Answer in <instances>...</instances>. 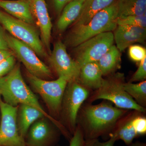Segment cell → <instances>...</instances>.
<instances>
[{"label": "cell", "mask_w": 146, "mask_h": 146, "mask_svg": "<svg viewBox=\"0 0 146 146\" xmlns=\"http://www.w3.org/2000/svg\"><path fill=\"white\" fill-rule=\"evenodd\" d=\"M118 17L146 14V0H117Z\"/></svg>", "instance_id": "7402d4cb"}, {"label": "cell", "mask_w": 146, "mask_h": 146, "mask_svg": "<svg viewBox=\"0 0 146 146\" xmlns=\"http://www.w3.org/2000/svg\"><path fill=\"white\" fill-rule=\"evenodd\" d=\"M116 141L117 140L114 136H110L105 142H100L98 139L85 140L83 146H114Z\"/></svg>", "instance_id": "f546056e"}, {"label": "cell", "mask_w": 146, "mask_h": 146, "mask_svg": "<svg viewBox=\"0 0 146 146\" xmlns=\"http://www.w3.org/2000/svg\"><path fill=\"white\" fill-rule=\"evenodd\" d=\"M51 66L58 77H63L69 82L78 80L80 66L70 55L65 44L60 41L55 43L49 58Z\"/></svg>", "instance_id": "8fae6325"}, {"label": "cell", "mask_w": 146, "mask_h": 146, "mask_svg": "<svg viewBox=\"0 0 146 146\" xmlns=\"http://www.w3.org/2000/svg\"><path fill=\"white\" fill-rule=\"evenodd\" d=\"M0 115H1V110H0Z\"/></svg>", "instance_id": "d590c367"}, {"label": "cell", "mask_w": 146, "mask_h": 146, "mask_svg": "<svg viewBox=\"0 0 146 146\" xmlns=\"http://www.w3.org/2000/svg\"><path fill=\"white\" fill-rule=\"evenodd\" d=\"M118 7L117 0L111 5L96 13L87 23L74 27L66 42L76 47L94 36L115 31L117 26Z\"/></svg>", "instance_id": "3957f363"}, {"label": "cell", "mask_w": 146, "mask_h": 146, "mask_svg": "<svg viewBox=\"0 0 146 146\" xmlns=\"http://www.w3.org/2000/svg\"><path fill=\"white\" fill-rule=\"evenodd\" d=\"M125 83L123 74L117 73L112 74L108 78L104 79L102 85L89 96L88 101L93 102L98 100H106L118 108L145 112V108L139 105L126 92Z\"/></svg>", "instance_id": "277c9868"}, {"label": "cell", "mask_w": 146, "mask_h": 146, "mask_svg": "<svg viewBox=\"0 0 146 146\" xmlns=\"http://www.w3.org/2000/svg\"><path fill=\"white\" fill-rule=\"evenodd\" d=\"M117 25H128L146 28V14L142 16H129L117 18Z\"/></svg>", "instance_id": "cb8c5ba5"}, {"label": "cell", "mask_w": 146, "mask_h": 146, "mask_svg": "<svg viewBox=\"0 0 146 146\" xmlns=\"http://www.w3.org/2000/svg\"><path fill=\"white\" fill-rule=\"evenodd\" d=\"M127 146H146V144L145 143L137 141L134 143H132L130 145Z\"/></svg>", "instance_id": "836d02e7"}, {"label": "cell", "mask_w": 146, "mask_h": 146, "mask_svg": "<svg viewBox=\"0 0 146 146\" xmlns=\"http://www.w3.org/2000/svg\"><path fill=\"white\" fill-rule=\"evenodd\" d=\"M127 110L113 106L107 102L97 105H82L77 119L85 140L110 136L118 121L127 113Z\"/></svg>", "instance_id": "6da1fadb"}, {"label": "cell", "mask_w": 146, "mask_h": 146, "mask_svg": "<svg viewBox=\"0 0 146 146\" xmlns=\"http://www.w3.org/2000/svg\"><path fill=\"white\" fill-rule=\"evenodd\" d=\"M85 140L79 126L77 125L75 131L70 141L69 146H83Z\"/></svg>", "instance_id": "f1b7e54d"}, {"label": "cell", "mask_w": 146, "mask_h": 146, "mask_svg": "<svg viewBox=\"0 0 146 146\" xmlns=\"http://www.w3.org/2000/svg\"><path fill=\"white\" fill-rule=\"evenodd\" d=\"M112 32L103 33L75 47V60L81 67L90 62H98L114 43Z\"/></svg>", "instance_id": "9c48e42d"}, {"label": "cell", "mask_w": 146, "mask_h": 146, "mask_svg": "<svg viewBox=\"0 0 146 146\" xmlns=\"http://www.w3.org/2000/svg\"><path fill=\"white\" fill-rule=\"evenodd\" d=\"M114 41L120 52L136 43H143L146 37V29L140 27L117 25L115 29Z\"/></svg>", "instance_id": "5bb4252c"}, {"label": "cell", "mask_w": 146, "mask_h": 146, "mask_svg": "<svg viewBox=\"0 0 146 146\" xmlns=\"http://www.w3.org/2000/svg\"><path fill=\"white\" fill-rule=\"evenodd\" d=\"M129 56L131 60L140 62L146 57V50L138 45H132L129 48Z\"/></svg>", "instance_id": "484cf974"}, {"label": "cell", "mask_w": 146, "mask_h": 146, "mask_svg": "<svg viewBox=\"0 0 146 146\" xmlns=\"http://www.w3.org/2000/svg\"><path fill=\"white\" fill-rule=\"evenodd\" d=\"M16 60L13 55L0 63V79L7 75L16 65Z\"/></svg>", "instance_id": "4316f807"}, {"label": "cell", "mask_w": 146, "mask_h": 146, "mask_svg": "<svg viewBox=\"0 0 146 146\" xmlns=\"http://www.w3.org/2000/svg\"><path fill=\"white\" fill-rule=\"evenodd\" d=\"M27 78L33 90L40 95L46 105L51 116L54 119L60 118L62 99L68 80L64 78L58 77L55 80L48 81L28 72Z\"/></svg>", "instance_id": "8992f818"}, {"label": "cell", "mask_w": 146, "mask_h": 146, "mask_svg": "<svg viewBox=\"0 0 146 146\" xmlns=\"http://www.w3.org/2000/svg\"><path fill=\"white\" fill-rule=\"evenodd\" d=\"M13 52L9 50H0V63L6 58L13 55Z\"/></svg>", "instance_id": "d6a6232c"}, {"label": "cell", "mask_w": 146, "mask_h": 146, "mask_svg": "<svg viewBox=\"0 0 146 146\" xmlns=\"http://www.w3.org/2000/svg\"><path fill=\"white\" fill-rule=\"evenodd\" d=\"M0 23L14 38L26 44L42 57L47 56L46 51L33 25L20 21L0 10Z\"/></svg>", "instance_id": "52a82bcc"}, {"label": "cell", "mask_w": 146, "mask_h": 146, "mask_svg": "<svg viewBox=\"0 0 146 146\" xmlns=\"http://www.w3.org/2000/svg\"><path fill=\"white\" fill-rule=\"evenodd\" d=\"M121 52L115 45H112L98 61L103 76L112 74L119 67Z\"/></svg>", "instance_id": "44dd1931"}, {"label": "cell", "mask_w": 146, "mask_h": 146, "mask_svg": "<svg viewBox=\"0 0 146 146\" xmlns=\"http://www.w3.org/2000/svg\"><path fill=\"white\" fill-rule=\"evenodd\" d=\"M85 1L73 0L64 7L56 25L59 31H64L70 25L75 22L81 13Z\"/></svg>", "instance_id": "d6986e66"}, {"label": "cell", "mask_w": 146, "mask_h": 146, "mask_svg": "<svg viewBox=\"0 0 146 146\" xmlns=\"http://www.w3.org/2000/svg\"><path fill=\"white\" fill-rule=\"evenodd\" d=\"M0 50H9L6 37V33L0 27Z\"/></svg>", "instance_id": "1f68e13d"}, {"label": "cell", "mask_w": 146, "mask_h": 146, "mask_svg": "<svg viewBox=\"0 0 146 146\" xmlns=\"http://www.w3.org/2000/svg\"><path fill=\"white\" fill-rule=\"evenodd\" d=\"M73 1V0H69V2H70V1Z\"/></svg>", "instance_id": "e575fe53"}, {"label": "cell", "mask_w": 146, "mask_h": 146, "mask_svg": "<svg viewBox=\"0 0 146 146\" xmlns=\"http://www.w3.org/2000/svg\"><path fill=\"white\" fill-rule=\"evenodd\" d=\"M17 107L6 103L0 96V146H26L17 126Z\"/></svg>", "instance_id": "30bf717a"}, {"label": "cell", "mask_w": 146, "mask_h": 146, "mask_svg": "<svg viewBox=\"0 0 146 146\" xmlns=\"http://www.w3.org/2000/svg\"><path fill=\"white\" fill-rule=\"evenodd\" d=\"M6 37L9 48L23 63L29 73L46 80L52 78L49 67L39 59L34 50L10 35L6 34Z\"/></svg>", "instance_id": "ba28073f"}, {"label": "cell", "mask_w": 146, "mask_h": 146, "mask_svg": "<svg viewBox=\"0 0 146 146\" xmlns=\"http://www.w3.org/2000/svg\"><path fill=\"white\" fill-rule=\"evenodd\" d=\"M53 6L56 13H60L64 7L68 3L69 0H51Z\"/></svg>", "instance_id": "4dcf8cb0"}, {"label": "cell", "mask_w": 146, "mask_h": 146, "mask_svg": "<svg viewBox=\"0 0 146 146\" xmlns=\"http://www.w3.org/2000/svg\"><path fill=\"white\" fill-rule=\"evenodd\" d=\"M0 96L5 102L14 107L25 104L38 110L61 131L65 128L58 121L53 118L43 109L37 97L24 80L20 65H16L13 69L0 79Z\"/></svg>", "instance_id": "7a4b0ae2"}, {"label": "cell", "mask_w": 146, "mask_h": 146, "mask_svg": "<svg viewBox=\"0 0 146 146\" xmlns=\"http://www.w3.org/2000/svg\"><path fill=\"white\" fill-rule=\"evenodd\" d=\"M103 76L98 62H90L80 67L78 81L89 90H96L102 85Z\"/></svg>", "instance_id": "2e32d148"}, {"label": "cell", "mask_w": 146, "mask_h": 146, "mask_svg": "<svg viewBox=\"0 0 146 146\" xmlns=\"http://www.w3.org/2000/svg\"><path fill=\"white\" fill-rule=\"evenodd\" d=\"M32 15L39 28L41 40L49 51L52 25L46 0H29Z\"/></svg>", "instance_id": "4fadbf2b"}, {"label": "cell", "mask_w": 146, "mask_h": 146, "mask_svg": "<svg viewBox=\"0 0 146 146\" xmlns=\"http://www.w3.org/2000/svg\"><path fill=\"white\" fill-rule=\"evenodd\" d=\"M138 69L132 76L129 82H141L146 78V57L140 62Z\"/></svg>", "instance_id": "83f0119b"}, {"label": "cell", "mask_w": 146, "mask_h": 146, "mask_svg": "<svg viewBox=\"0 0 146 146\" xmlns=\"http://www.w3.org/2000/svg\"><path fill=\"white\" fill-rule=\"evenodd\" d=\"M90 90L77 80L68 82L63 94L60 118L61 124L72 135L77 125L80 110L90 96Z\"/></svg>", "instance_id": "5b68a950"}, {"label": "cell", "mask_w": 146, "mask_h": 146, "mask_svg": "<svg viewBox=\"0 0 146 146\" xmlns=\"http://www.w3.org/2000/svg\"><path fill=\"white\" fill-rule=\"evenodd\" d=\"M126 92L139 105L145 108L146 105V81L138 83L129 82L124 84Z\"/></svg>", "instance_id": "603a6c76"}, {"label": "cell", "mask_w": 146, "mask_h": 146, "mask_svg": "<svg viewBox=\"0 0 146 146\" xmlns=\"http://www.w3.org/2000/svg\"><path fill=\"white\" fill-rule=\"evenodd\" d=\"M116 0H85L81 13L74 27L85 25L96 13L109 6Z\"/></svg>", "instance_id": "ffe728a7"}, {"label": "cell", "mask_w": 146, "mask_h": 146, "mask_svg": "<svg viewBox=\"0 0 146 146\" xmlns=\"http://www.w3.org/2000/svg\"><path fill=\"white\" fill-rule=\"evenodd\" d=\"M137 112L134 110L130 113H127L122 117L116 123L110 136H114L117 141L121 140L123 141L127 145L132 143L134 138L138 136L132 123Z\"/></svg>", "instance_id": "ac0fdd59"}, {"label": "cell", "mask_w": 146, "mask_h": 146, "mask_svg": "<svg viewBox=\"0 0 146 146\" xmlns=\"http://www.w3.org/2000/svg\"><path fill=\"white\" fill-rule=\"evenodd\" d=\"M44 117H46L42 112L32 106L25 104L19 105L17 107L16 121L21 136L25 139L32 125L36 120Z\"/></svg>", "instance_id": "e0dca14e"}, {"label": "cell", "mask_w": 146, "mask_h": 146, "mask_svg": "<svg viewBox=\"0 0 146 146\" xmlns=\"http://www.w3.org/2000/svg\"><path fill=\"white\" fill-rule=\"evenodd\" d=\"M142 112H137L132 119V125L138 136L144 135L146 133V119L141 115Z\"/></svg>", "instance_id": "d4e9b609"}, {"label": "cell", "mask_w": 146, "mask_h": 146, "mask_svg": "<svg viewBox=\"0 0 146 146\" xmlns=\"http://www.w3.org/2000/svg\"><path fill=\"white\" fill-rule=\"evenodd\" d=\"M50 121H51L44 117L32 125L25 138L26 146H54L56 145L61 132L51 124Z\"/></svg>", "instance_id": "7c38bea8"}, {"label": "cell", "mask_w": 146, "mask_h": 146, "mask_svg": "<svg viewBox=\"0 0 146 146\" xmlns=\"http://www.w3.org/2000/svg\"><path fill=\"white\" fill-rule=\"evenodd\" d=\"M0 8L20 21L32 25L35 24L29 0H0Z\"/></svg>", "instance_id": "9a60e30c"}, {"label": "cell", "mask_w": 146, "mask_h": 146, "mask_svg": "<svg viewBox=\"0 0 146 146\" xmlns=\"http://www.w3.org/2000/svg\"></svg>", "instance_id": "8d00e7d4"}]
</instances>
